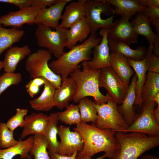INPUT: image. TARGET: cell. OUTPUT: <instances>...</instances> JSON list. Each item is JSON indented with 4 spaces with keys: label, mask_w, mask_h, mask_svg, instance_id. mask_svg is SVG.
Wrapping results in <instances>:
<instances>
[{
    "label": "cell",
    "mask_w": 159,
    "mask_h": 159,
    "mask_svg": "<svg viewBox=\"0 0 159 159\" xmlns=\"http://www.w3.org/2000/svg\"><path fill=\"white\" fill-rule=\"evenodd\" d=\"M139 4L144 7L159 8V0H137Z\"/></svg>",
    "instance_id": "43"
},
{
    "label": "cell",
    "mask_w": 159,
    "mask_h": 159,
    "mask_svg": "<svg viewBox=\"0 0 159 159\" xmlns=\"http://www.w3.org/2000/svg\"><path fill=\"white\" fill-rule=\"evenodd\" d=\"M117 104L110 99L106 103L100 105L95 103L98 115L95 124L100 129H109L116 132L127 129L129 125L118 112Z\"/></svg>",
    "instance_id": "8"
},
{
    "label": "cell",
    "mask_w": 159,
    "mask_h": 159,
    "mask_svg": "<svg viewBox=\"0 0 159 159\" xmlns=\"http://www.w3.org/2000/svg\"><path fill=\"white\" fill-rule=\"evenodd\" d=\"M102 37L96 33H91L82 44L76 45L67 52H64L56 60L49 63V66L55 74L61 78L68 77L78 67L79 64L92 59L91 54L94 47L101 42Z\"/></svg>",
    "instance_id": "2"
},
{
    "label": "cell",
    "mask_w": 159,
    "mask_h": 159,
    "mask_svg": "<svg viewBox=\"0 0 159 159\" xmlns=\"http://www.w3.org/2000/svg\"><path fill=\"white\" fill-rule=\"evenodd\" d=\"M60 87L56 89L54 94L55 106L62 109L69 105L73 100L77 92L76 84L73 78L70 77L61 78Z\"/></svg>",
    "instance_id": "17"
},
{
    "label": "cell",
    "mask_w": 159,
    "mask_h": 159,
    "mask_svg": "<svg viewBox=\"0 0 159 159\" xmlns=\"http://www.w3.org/2000/svg\"><path fill=\"white\" fill-rule=\"evenodd\" d=\"M66 108L64 111L57 112L59 120L66 125H78L81 120L77 105L72 103Z\"/></svg>",
    "instance_id": "33"
},
{
    "label": "cell",
    "mask_w": 159,
    "mask_h": 159,
    "mask_svg": "<svg viewBox=\"0 0 159 159\" xmlns=\"http://www.w3.org/2000/svg\"><path fill=\"white\" fill-rule=\"evenodd\" d=\"M127 58L130 65L135 72L137 78L135 87L136 99L134 105H138L140 107L141 104L142 92L147 77L146 57L139 61L129 58Z\"/></svg>",
    "instance_id": "27"
},
{
    "label": "cell",
    "mask_w": 159,
    "mask_h": 159,
    "mask_svg": "<svg viewBox=\"0 0 159 159\" xmlns=\"http://www.w3.org/2000/svg\"><path fill=\"white\" fill-rule=\"evenodd\" d=\"M47 79L44 77H37L30 80L26 84V91L32 97H34L39 92L40 87L44 85Z\"/></svg>",
    "instance_id": "39"
},
{
    "label": "cell",
    "mask_w": 159,
    "mask_h": 159,
    "mask_svg": "<svg viewBox=\"0 0 159 159\" xmlns=\"http://www.w3.org/2000/svg\"><path fill=\"white\" fill-rule=\"evenodd\" d=\"M31 53L28 45L12 47L7 49L2 61L5 72L14 73L19 62Z\"/></svg>",
    "instance_id": "22"
},
{
    "label": "cell",
    "mask_w": 159,
    "mask_h": 159,
    "mask_svg": "<svg viewBox=\"0 0 159 159\" xmlns=\"http://www.w3.org/2000/svg\"><path fill=\"white\" fill-rule=\"evenodd\" d=\"M157 32V34H159V17L156 18L152 20L151 23Z\"/></svg>",
    "instance_id": "46"
},
{
    "label": "cell",
    "mask_w": 159,
    "mask_h": 159,
    "mask_svg": "<svg viewBox=\"0 0 159 159\" xmlns=\"http://www.w3.org/2000/svg\"><path fill=\"white\" fill-rule=\"evenodd\" d=\"M151 23L153 19L159 17V8L144 7L141 12Z\"/></svg>",
    "instance_id": "40"
},
{
    "label": "cell",
    "mask_w": 159,
    "mask_h": 159,
    "mask_svg": "<svg viewBox=\"0 0 159 159\" xmlns=\"http://www.w3.org/2000/svg\"><path fill=\"white\" fill-rule=\"evenodd\" d=\"M78 103L77 106L81 121L85 122H91L95 125L98 115L94 102L87 97H84L80 99Z\"/></svg>",
    "instance_id": "32"
},
{
    "label": "cell",
    "mask_w": 159,
    "mask_h": 159,
    "mask_svg": "<svg viewBox=\"0 0 159 159\" xmlns=\"http://www.w3.org/2000/svg\"><path fill=\"white\" fill-rule=\"evenodd\" d=\"M110 67L121 80L129 85L134 72L127 58L117 52H110Z\"/></svg>",
    "instance_id": "24"
},
{
    "label": "cell",
    "mask_w": 159,
    "mask_h": 159,
    "mask_svg": "<svg viewBox=\"0 0 159 159\" xmlns=\"http://www.w3.org/2000/svg\"><path fill=\"white\" fill-rule=\"evenodd\" d=\"M59 121L57 112L51 113L49 116L48 122L43 135L48 143V153H56L59 145V142L57 138Z\"/></svg>",
    "instance_id": "29"
},
{
    "label": "cell",
    "mask_w": 159,
    "mask_h": 159,
    "mask_svg": "<svg viewBox=\"0 0 159 159\" xmlns=\"http://www.w3.org/2000/svg\"><path fill=\"white\" fill-rule=\"evenodd\" d=\"M140 159H159V158L153 155L148 154L143 156Z\"/></svg>",
    "instance_id": "49"
},
{
    "label": "cell",
    "mask_w": 159,
    "mask_h": 159,
    "mask_svg": "<svg viewBox=\"0 0 159 159\" xmlns=\"http://www.w3.org/2000/svg\"><path fill=\"white\" fill-rule=\"evenodd\" d=\"M130 22L136 33L145 37L149 42V46L153 47L156 34L152 31L151 22L147 17L142 13L139 12Z\"/></svg>",
    "instance_id": "28"
},
{
    "label": "cell",
    "mask_w": 159,
    "mask_h": 159,
    "mask_svg": "<svg viewBox=\"0 0 159 159\" xmlns=\"http://www.w3.org/2000/svg\"><path fill=\"white\" fill-rule=\"evenodd\" d=\"M137 80L136 74H134L128 88L122 103L117 105V110L129 126L133 122L138 115L134 110L133 105L136 99L135 87Z\"/></svg>",
    "instance_id": "16"
},
{
    "label": "cell",
    "mask_w": 159,
    "mask_h": 159,
    "mask_svg": "<svg viewBox=\"0 0 159 159\" xmlns=\"http://www.w3.org/2000/svg\"><path fill=\"white\" fill-rule=\"evenodd\" d=\"M15 114L9 119L6 124L9 129L14 132L17 127H23L24 124V117L28 110L26 109L17 108Z\"/></svg>",
    "instance_id": "37"
},
{
    "label": "cell",
    "mask_w": 159,
    "mask_h": 159,
    "mask_svg": "<svg viewBox=\"0 0 159 159\" xmlns=\"http://www.w3.org/2000/svg\"><path fill=\"white\" fill-rule=\"evenodd\" d=\"M99 85V88L103 87L107 90L111 100L117 105L122 103L129 85L124 83L110 66L101 69Z\"/></svg>",
    "instance_id": "10"
},
{
    "label": "cell",
    "mask_w": 159,
    "mask_h": 159,
    "mask_svg": "<svg viewBox=\"0 0 159 159\" xmlns=\"http://www.w3.org/2000/svg\"><path fill=\"white\" fill-rule=\"evenodd\" d=\"M59 0H32V6H42L46 8L56 4Z\"/></svg>",
    "instance_id": "42"
},
{
    "label": "cell",
    "mask_w": 159,
    "mask_h": 159,
    "mask_svg": "<svg viewBox=\"0 0 159 159\" xmlns=\"http://www.w3.org/2000/svg\"><path fill=\"white\" fill-rule=\"evenodd\" d=\"M25 33L23 30L13 27L7 29L0 25V56L6 50L20 41Z\"/></svg>",
    "instance_id": "30"
},
{
    "label": "cell",
    "mask_w": 159,
    "mask_h": 159,
    "mask_svg": "<svg viewBox=\"0 0 159 159\" xmlns=\"http://www.w3.org/2000/svg\"><path fill=\"white\" fill-rule=\"evenodd\" d=\"M86 16L91 33H96L100 28H109L113 23V15L102 19V14L109 16L112 13L113 6L106 0H86Z\"/></svg>",
    "instance_id": "7"
},
{
    "label": "cell",
    "mask_w": 159,
    "mask_h": 159,
    "mask_svg": "<svg viewBox=\"0 0 159 159\" xmlns=\"http://www.w3.org/2000/svg\"><path fill=\"white\" fill-rule=\"evenodd\" d=\"M86 0L72 1L65 9L61 19L62 22L59 25L61 27L68 29L86 16Z\"/></svg>",
    "instance_id": "19"
},
{
    "label": "cell",
    "mask_w": 159,
    "mask_h": 159,
    "mask_svg": "<svg viewBox=\"0 0 159 159\" xmlns=\"http://www.w3.org/2000/svg\"><path fill=\"white\" fill-rule=\"evenodd\" d=\"M82 136L84 141L82 150L77 156L91 157L104 152L107 158H111L116 147V132L109 129H100L95 125L81 121L73 129Z\"/></svg>",
    "instance_id": "1"
},
{
    "label": "cell",
    "mask_w": 159,
    "mask_h": 159,
    "mask_svg": "<svg viewBox=\"0 0 159 159\" xmlns=\"http://www.w3.org/2000/svg\"><path fill=\"white\" fill-rule=\"evenodd\" d=\"M34 139V135L31 136L24 141L19 139V143L14 146L4 149H0V159H13L18 155L22 159H33V157L29 155V152Z\"/></svg>",
    "instance_id": "26"
},
{
    "label": "cell",
    "mask_w": 159,
    "mask_h": 159,
    "mask_svg": "<svg viewBox=\"0 0 159 159\" xmlns=\"http://www.w3.org/2000/svg\"><path fill=\"white\" fill-rule=\"evenodd\" d=\"M44 85L43 91L40 96L29 101L31 107L37 111H48L55 106L54 94L56 87L47 79Z\"/></svg>",
    "instance_id": "20"
},
{
    "label": "cell",
    "mask_w": 159,
    "mask_h": 159,
    "mask_svg": "<svg viewBox=\"0 0 159 159\" xmlns=\"http://www.w3.org/2000/svg\"><path fill=\"white\" fill-rule=\"evenodd\" d=\"M107 158V155L106 154H104L98 157L95 159H104ZM75 159H92L91 157H88L84 156H77Z\"/></svg>",
    "instance_id": "48"
},
{
    "label": "cell",
    "mask_w": 159,
    "mask_h": 159,
    "mask_svg": "<svg viewBox=\"0 0 159 159\" xmlns=\"http://www.w3.org/2000/svg\"><path fill=\"white\" fill-rule=\"evenodd\" d=\"M153 101L157 104L158 106L159 105V92L157 93L154 97Z\"/></svg>",
    "instance_id": "50"
},
{
    "label": "cell",
    "mask_w": 159,
    "mask_h": 159,
    "mask_svg": "<svg viewBox=\"0 0 159 159\" xmlns=\"http://www.w3.org/2000/svg\"><path fill=\"white\" fill-rule=\"evenodd\" d=\"M108 44L110 52H118L126 58L137 61L144 59L148 51V48L144 46H139L135 49H132L125 43L109 39Z\"/></svg>",
    "instance_id": "23"
},
{
    "label": "cell",
    "mask_w": 159,
    "mask_h": 159,
    "mask_svg": "<svg viewBox=\"0 0 159 159\" xmlns=\"http://www.w3.org/2000/svg\"><path fill=\"white\" fill-rule=\"evenodd\" d=\"M34 137L29 155L34 159H50L47 150L48 143L44 135H35Z\"/></svg>",
    "instance_id": "34"
},
{
    "label": "cell",
    "mask_w": 159,
    "mask_h": 159,
    "mask_svg": "<svg viewBox=\"0 0 159 159\" xmlns=\"http://www.w3.org/2000/svg\"><path fill=\"white\" fill-rule=\"evenodd\" d=\"M91 33L86 17L72 26L66 32L65 47L71 49L78 42H83Z\"/></svg>",
    "instance_id": "21"
},
{
    "label": "cell",
    "mask_w": 159,
    "mask_h": 159,
    "mask_svg": "<svg viewBox=\"0 0 159 159\" xmlns=\"http://www.w3.org/2000/svg\"><path fill=\"white\" fill-rule=\"evenodd\" d=\"M49 116L42 113L33 112L24 117V124L21 137L23 139L30 135H43L47 126Z\"/></svg>",
    "instance_id": "18"
},
{
    "label": "cell",
    "mask_w": 159,
    "mask_h": 159,
    "mask_svg": "<svg viewBox=\"0 0 159 159\" xmlns=\"http://www.w3.org/2000/svg\"><path fill=\"white\" fill-rule=\"evenodd\" d=\"M159 92V74L148 72L145 83L141 93V104L153 100Z\"/></svg>",
    "instance_id": "31"
},
{
    "label": "cell",
    "mask_w": 159,
    "mask_h": 159,
    "mask_svg": "<svg viewBox=\"0 0 159 159\" xmlns=\"http://www.w3.org/2000/svg\"><path fill=\"white\" fill-rule=\"evenodd\" d=\"M4 68V64L2 61L0 60V72L1 70ZM1 76L0 74V76Z\"/></svg>",
    "instance_id": "51"
},
{
    "label": "cell",
    "mask_w": 159,
    "mask_h": 159,
    "mask_svg": "<svg viewBox=\"0 0 159 159\" xmlns=\"http://www.w3.org/2000/svg\"><path fill=\"white\" fill-rule=\"evenodd\" d=\"M154 54L157 57H159V34H156V37L154 45L153 51Z\"/></svg>",
    "instance_id": "45"
},
{
    "label": "cell",
    "mask_w": 159,
    "mask_h": 159,
    "mask_svg": "<svg viewBox=\"0 0 159 159\" xmlns=\"http://www.w3.org/2000/svg\"><path fill=\"white\" fill-rule=\"evenodd\" d=\"M80 65L82 70L79 65L69 74L77 86L76 94L73 100L74 102L78 103L81 98L91 96L93 98L94 102L96 105L106 103L111 98L108 93L105 95H103L99 90V78L101 69H90L87 61L82 62Z\"/></svg>",
    "instance_id": "4"
},
{
    "label": "cell",
    "mask_w": 159,
    "mask_h": 159,
    "mask_svg": "<svg viewBox=\"0 0 159 159\" xmlns=\"http://www.w3.org/2000/svg\"><path fill=\"white\" fill-rule=\"evenodd\" d=\"M78 153L76 152L70 156H62L57 153L54 152L48 153L50 159H75Z\"/></svg>",
    "instance_id": "44"
},
{
    "label": "cell",
    "mask_w": 159,
    "mask_h": 159,
    "mask_svg": "<svg viewBox=\"0 0 159 159\" xmlns=\"http://www.w3.org/2000/svg\"><path fill=\"white\" fill-rule=\"evenodd\" d=\"M55 29L53 30L49 27L38 26L35 34L38 46L47 49L57 59L64 52L67 29L59 25Z\"/></svg>",
    "instance_id": "6"
},
{
    "label": "cell",
    "mask_w": 159,
    "mask_h": 159,
    "mask_svg": "<svg viewBox=\"0 0 159 159\" xmlns=\"http://www.w3.org/2000/svg\"><path fill=\"white\" fill-rule=\"evenodd\" d=\"M19 142L14 139L13 132L9 129L6 124L0 122V148H9L16 145Z\"/></svg>",
    "instance_id": "35"
},
{
    "label": "cell",
    "mask_w": 159,
    "mask_h": 159,
    "mask_svg": "<svg viewBox=\"0 0 159 159\" xmlns=\"http://www.w3.org/2000/svg\"><path fill=\"white\" fill-rule=\"evenodd\" d=\"M52 58V54L48 50L39 49L28 56L25 69L32 79L44 77L50 81L57 89L61 85V78L54 73L49 66L48 62Z\"/></svg>",
    "instance_id": "5"
},
{
    "label": "cell",
    "mask_w": 159,
    "mask_h": 159,
    "mask_svg": "<svg viewBox=\"0 0 159 159\" xmlns=\"http://www.w3.org/2000/svg\"><path fill=\"white\" fill-rule=\"evenodd\" d=\"M153 47L149 46L146 57L147 71L159 74V57L155 56L153 51Z\"/></svg>",
    "instance_id": "38"
},
{
    "label": "cell",
    "mask_w": 159,
    "mask_h": 159,
    "mask_svg": "<svg viewBox=\"0 0 159 159\" xmlns=\"http://www.w3.org/2000/svg\"><path fill=\"white\" fill-rule=\"evenodd\" d=\"M71 0H59L56 4L45 8L36 17L34 24L55 29L59 26L62 11L66 5Z\"/></svg>",
    "instance_id": "15"
},
{
    "label": "cell",
    "mask_w": 159,
    "mask_h": 159,
    "mask_svg": "<svg viewBox=\"0 0 159 159\" xmlns=\"http://www.w3.org/2000/svg\"><path fill=\"white\" fill-rule=\"evenodd\" d=\"M138 35L134 30L131 22L126 18L120 17L108 28L107 37L109 39L129 45L137 43Z\"/></svg>",
    "instance_id": "13"
},
{
    "label": "cell",
    "mask_w": 159,
    "mask_h": 159,
    "mask_svg": "<svg viewBox=\"0 0 159 159\" xmlns=\"http://www.w3.org/2000/svg\"><path fill=\"white\" fill-rule=\"evenodd\" d=\"M153 116L155 120L159 125V105L153 111Z\"/></svg>",
    "instance_id": "47"
},
{
    "label": "cell",
    "mask_w": 159,
    "mask_h": 159,
    "mask_svg": "<svg viewBox=\"0 0 159 159\" xmlns=\"http://www.w3.org/2000/svg\"><path fill=\"white\" fill-rule=\"evenodd\" d=\"M156 103L153 101L142 103L140 112L137 115L132 123L123 132H137L150 136H159V125L155 120L153 111Z\"/></svg>",
    "instance_id": "9"
},
{
    "label": "cell",
    "mask_w": 159,
    "mask_h": 159,
    "mask_svg": "<svg viewBox=\"0 0 159 159\" xmlns=\"http://www.w3.org/2000/svg\"><path fill=\"white\" fill-rule=\"evenodd\" d=\"M57 134L60 140L56 151L59 155L70 156L83 150L84 140L78 132L72 131L69 127L61 125L58 127Z\"/></svg>",
    "instance_id": "11"
},
{
    "label": "cell",
    "mask_w": 159,
    "mask_h": 159,
    "mask_svg": "<svg viewBox=\"0 0 159 159\" xmlns=\"http://www.w3.org/2000/svg\"><path fill=\"white\" fill-rule=\"evenodd\" d=\"M32 0H0V2L11 4L18 7L20 9L30 7Z\"/></svg>",
    "instance_id": "41"
},
{
    "label": "cell",
    "mask_w": 159,
    "mask_h": 159,
    "mask_svg": "<svg viewBox=\"0 0 159 159\" xmlns=\"http://www.w3.org/2000/svg\"><path fill=\"white\" fill-rule=\"evenodd\" d=\"M108 28L100 29L99 34L102 39L100 42L93 49V57L87 61L88 67L91 69L96 70L110 66V57L107 37Z\"/></svg>",
    "instance_id": "14"
},
{
    "label": "cell",
    "mask_w": 159,
    "mask_h": 159,
    "mask_svg": "<svg viewBox=\"0 0 159 159\" xmlns=\"http://www.w3.org/2000/svg\"><path fill=\"white\" fill-rule=\"evenodd\" d=\"M21 80L20 73L4 72L0 76V96L9 87L19 84Z\"/></svg>",
    "instance_id": "36"
},
{
    "label": "cell",
    "mask_w": 159,
    "mask_h": 159,
    "mask_svg": "<svg viewBox=\"0 0 159 159\" xmlns=\"http://www.w3.org/2000/svg\"><path fill=\"white\" fill-rule=\"evenodd\" d=\"M115 137L116 147L111 159H137L159 145V136H150L139 132H117Z\"/></svg>",
    "instance_id": "3"
},
{
    "label": "cell",
    "mask_w": 159,
    "mask_h": 159,
    "mask_svg": "<svg viewBox=\"0 0 159 159\" xmlns=\"http://www.w3.org/2000/svg\"><path fill=\"white\" fill-rule=\"evenodd\" d=\"M114 7L112 15L129 20L133 15L141 12L144 7L140 5L137 0H106Z\"/></svg>",
    "instance_id": "25"
},
{
    "label": "cell",
    "mask_w": 159,
    "mask_h": 159,
    "mask_svg": "<svg viewBox=\"0 0 159 159\" xmlns=\"http://www.w3.org/2000/svg\"><path fill=\"white\" fill-rule=\"evenodd\" d=\"M45 8L31 6L15 11H10L0 17V25L19 29L24 24L33 25L37 16Z\"/></svg>",
    "instance_id": "12"
}]
</instances>
